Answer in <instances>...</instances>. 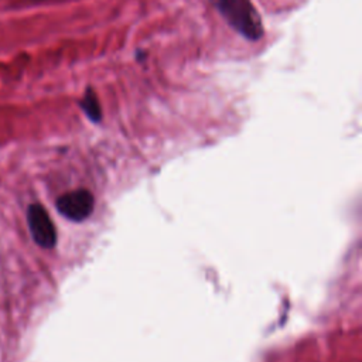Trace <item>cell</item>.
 Listing matches in <instances>:
<instances>
[{"label":"cell","instance_id":"6da1fadb","mask_svg":"<svg viewBox=\"0 0 362 362\" xmlns=\"http://www.w3.org/2000/svg\"><path fill=\"white\" fill-rule=\"evenodd\" d=\"M225 21L242 37L256 41L263 35L262 20L250 0H211Z\"/></svg>","mask_w":362,"mask_h":362},{"label":"cell","instance_id":"7a4b0ae2","mask_svg":"<svg viewBox=\"0 0 362 362\" xmlns=\"http://www.w3.org/2000/svg\"><path fill=\"white\" fill-rule=\"evenodd\" d=\"M27 221L34 242L45 249H51L57 243V229L45 208L40 204H33L27 211Z\"/></svg>","mask_w":362,"mask_h":362},{"label":"cell","instance_id":"3957f363","mask_svg":"<svg viewBox=\"0 0 362 362\" xmlns=\"http://www.w3.org/2000/svg\"><path fill=\"white\" fill-rule=\"evenodd\" d=\"M93 204V195L88 189H75L57 199V209L65 218L74 222H81L92 214Z\"/></svg>","mask_w":362,"mask_h":362},{"label":"cell","instance_id":"277c9868","mask_svg":"<svg viewBox=\"0 0 362 362\" xmlns=\"http://www.w3.org/2000/svg\"><path fill=\"white\" fill-rule=\"evenodd\" d=\"M81 107L83 109V112L88 115V117L90 120H93V122L100 120V107H99L95 93L90 89L86 92L85 98L81 100Z\"/></svg>","mask_w":362,"mask_h":362}]
</instances>
